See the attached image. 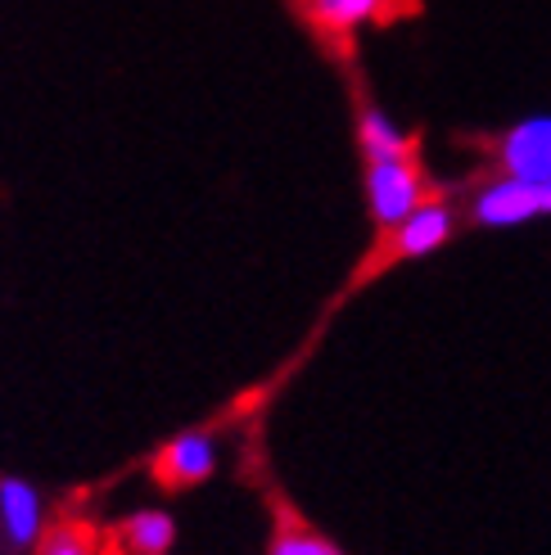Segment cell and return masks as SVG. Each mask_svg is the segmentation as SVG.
Wrapping results in <instances>:
<instances>
[{
  "label": "cell",
  "instance_id": "cell-8",
  "mask_svg": "<svg viewBox=\"0 0 551 555\" xmlns=\"http://www.w3.org/2000/svg\"><path fill=\"white\" fill-rule=\"evenodd\" d=\"M262 506H267V519H271L267 555H344L308 515L294 506V496L276 483L271 469H262Z\"/></svg>",
  "mask_w": 551,
  "mask_h": 555
},
{
  "label": "cell",
  "instance_id": "cell-4",
  "mask_svg": "<svg viewBox=\"0 0 551 555\" xmlns=\"http://www.w3.org/2000/svg\"><path fill=\"white\" fill-rule=\"evenodd\" d=\"M298 14L312 27V37L348 64L357 27L389 23L394 14H417V0H298Z\"/></svg>",
  "mask_w": 551,
  "mask_h": 555
},
{
  "label": "cell",
  "instance_id": "cell-3",
  "mask_svg": "<svg viewBox=\"0 0 551 555\" xmlns=\"http://www.w3.org/2000/svg\"><path fill=\"white\" fill-rule=\"evenodd\" d=\"M461 145L479 150V168L461 185H479L492 177L551 181V118H529L492 135H461Z\"/></svg>",
  "mask_w": 551,
  "mask_h": 555
},
{
  "label": "cell",
  "instance_id": "cell-2",
  "mask_svg": "<svg viewBox=\"0 0 551 555\" xmlns=\"http://www.w3.org/2000/svg\"><path fill=\"white\" fill-rule=\"evenodd\" d=\"M362 190H367V217H371V235L394 231L398 221H407L417 208L448 199V185L434 181L425 168V154H407V158H362Z\"/></svg>",
  "mask_w": 551,
  "mask_h": 555
},
{
  "label": "cell",
  "instance_id": "cell-6",
  "mask_svg": "<svg viewBox=\"0 0 551 555\" xmlns=\"http://www.w3.org/2000/svg\"><path fill=\"white\" fill-rule=\"evenodd\" d=\"M348 68V95H353V131H357V150L362 158H407V154H425V135L421 131H398L389 122V114L371 100L357 60L344 64Z\"/></svg>",
  "mask_w": 551,
  "mask_h": 555
},
{
  "label": "cell",
  "instance_id": "cell-11",
  "mask_svg": "<svg viewBox=\"0 0 551 555\" xmlns=\"http://www.w3.org/2000/svg\"><path fill=\"white\" fill-rule=\"evenodd\" d=\"M37 555H104V529L77 515H64L37 538Z\"/></svg>",
  "mask_w": 551,
  "mask_h": 555
},
{
  "label": "cell",
  "instance_id": "cell-7",
  "mask_svg": "<svg viewBox=\"0 0 551 555\" xmlns=\"http://www.w3.org/2000/svg\"><path fill=\"white\" fill-rule=\"evenodd\" d=\"M213 469H217V434L185 429L150 456V483L158 492H190V488L208 483Z\"/></svg>",
  "mask_w": 551,
  "mask_h": 555
},
{
  "label": "cell",
  "instance_id": "cell-1",
  "mask_svg": "<svg viewBox=\"0 0 551 555\" xmlns=\"http://www.w3.org/2000/svg\"><path fill=\"white\" fill-rule=\"evenodd\" d=\"M457 227H461V217H457L452 194H448V199H434V204L417 208L407 221H398L394 231L371 235L367 254L357 258V267L348 271V281L335 289V298H330V312H339L353 294H362L367 285H375V281H380V275H389L394 267L417 262V258L434 254V248H444V244L457 235Z\"/></svg>",
  "mask_w": 551,
  "mask_h": 555
},
{
  "label": "cell",
  "instance_id": "cell-9",
  "mask_svg": "<svg viewBox=\"0 0 551 555\" xmlns=\"http://www.w3.org/2000/svg\"><path fill=\"white\" fill-rule=\"evenodd\" d=\"M114 555H168L177 542V524L168 511H136L114 529H104Z\"/></svg>",
  "mask_w": 551,
  "mask_h": 555
},
{
  "label": "cell",
  "instance_id": "cell-5",
  "mask_svg": "<svg viewBox=\"0 0 551 555\" xmlns=\"http://www.w3.org/2000/svg\"><path fill=\"white\" fill-rule=\"evenodd\" d=\"M534 217H547L542 181H520V177H492V181L471 185V199L461 208V221L475 231L525 227Z\"/></svg>",
  "mask_w": 551,
  "mask_h": 555
},
{
  "label": "cell",
  "instance_id": "cell-10",
  "mask_svg": "<svg viewBox=\"0 0 551 555\" xmlns=\"http://www.w3.org/2000/svg\"><path fill=\"white\" fill-rule=\"evenodd\" d=\"M0 524L14 546H33L41 538V496L23 479H0Z\"/></svg>",
  "mask_w": 551,
  "mask_h": 555
}]
</instances>
